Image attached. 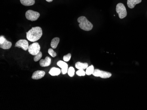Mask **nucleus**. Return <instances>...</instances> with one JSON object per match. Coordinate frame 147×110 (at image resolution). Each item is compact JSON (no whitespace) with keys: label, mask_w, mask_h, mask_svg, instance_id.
Returning <instances> with one entry per match:
<instances>
[{"label":"nucleus","mask_w":147,"mask_h":110,"mask_svg":"<svg viewBox=\"0 0 147 110\" xmlns=\"http://www.w3.org/2000/svg\"><path fill=\"white\" fill-rule=\"evenodd\" d=\"M26 34L27 39L32 42H34L41 38L42 35V30L40 27H34L26 32Z\"/></svg>","instance_id":"nucleus-1"},{"label":"nucleus","mask_w":147,"mask_h":110,"mask_svg":"<svg viewBox=\"0 0 147 110\" xmlns=\"http://www.w3.org/2000/svg\"><path fill=\"white\" fill-rule=\"evenodd\" d=\"M78 22L79 23V27L82 30L89 31L92 30L93 28L92 24L85 16L79 17L78 19Z\"/></svg>","instance_id":"nucleus-2"},{"label":"nucleus","mask_w":147,"mask_h":110,"mask_svg":"<svg viewBox=\"0 0 147 110\" xmlns=\"http://www.w3.org/2000/svg\"><path fill=\"white\" fill-rule=\"evenodd\" d=\"M116 11L120 19H123L127 15L126 8L123 3H119L116 5Z\"/></svg>","instance_id":"nucleus-3"},{"label":"nucleus","mask_w":147,"mask_h":110,"mask_svg":"<svg viewBox=\"0 0 147 110\" xmlns=\"http://www.w3.org/2000/svg\"><path fill=\"white\" fill-rule=\"evenodd\" d=\"M25 16L28 20L34 21L38 19L40 16V13L37 11L29 10L26 12Z\"/></svg>","instance_id":"nucleus-4"},{"label":"nucleus","mask_w":147,"mask_h":110,"mask_svg":"<svg viewBox=\"0 0 147 110\" xmlns=\"http://www.w3.org/2000/svg\"><path fill=\"white\" fill-rule=\"evenodd\" d=\"M40 46L38 43H34L29 46L28 51L30 55L35 56L40 51Z\"/></svg>","instance_id":"nucleus-5"},{"label":"nucleus","mask_w":147,"mask_h":110,"mask_svg":"<svg viewBox=\"0 0 147 110\" xmlns=\"http://www.w3.org/2000/svg\"><path fill=\"white\" fill-rule=\"evenodd\" d=\"M92 75L95 77H100L101 78L107 79L110 78L111 76V74L109 72H105L96 69L94 70Z\"/></svg>","instance_id":"nucleus-6"},{"label":"nucleus","mask_w":147,"mask_h":110,"mask_svg":"<svg viewBox=\"0 0 147 110\" xmlns=\"http://www.w3.org/2000/svg\"><path fill=\"white\" fill-rule=\"evenodd\" d=\"M12 46V43L9 41L3 36L0 37V47L5 50L10 49Z\"/></svg>","instance_id":"nucleus-7"},{"label":"nucleus","mask_w":147,"mask_h":110,"mask_svg":"<svg viewBox=\"0 0 147 110\" xmlns=\"http://www.w3.org/2000/svg\"><path fill=\"white\" fill-rule=\"evenodd\" d=\"M29 46L28 42L26 40H19L15 44V47L22 48L25 51L28 50Z\"/></svg>","instance_id":"nucleus-8"},{"label":"nucleus","mask_w":147,"mask_h":110,"mask_svg":"<svg viewBox=\"0 0 147 110\" xmlns=\"http://www.w3.org/2000/svg\"><path fill=\"white\" fill-rule=\"evenodd\" d=\"M57 65L61 69V72L63 74H66L68 72V65L64 61H59L57 63Z\"/></svg>","instance_id":"nucleus-9"},{"label":"nucleus","mask_w":147,"mask_h":110,"mask_svg":"<svg viewBox=\"0 0 147 110\" xmlns=\"http://www.w3.org/2000/svg\"><path fill=\"white\" fill-rule=\"evenodd\" d=\"M45 73L43 71L38 70L33 73L32 79H41L45 75Z\"/></svg>","instance_id":"nucleus-10"},{"label":"nucleus","mask_w":147,"mask_h":110,"mask_svg":"<svg viewBox=\"0 0 147 110\" xmlns=\"http://www.w3.org/2000/svg\"><path fill=\"white\" fill-rule=\"evenodd\" d=\"M51 63V59L49 57H46L45 59H42L40 61V65L41 67H47L50 65Z\"/></svg>","instance_id":"nucleus-11"},{"label":"nucleus","mask_w":147,"mask_h":110,"mask_svg":"<svg viewBox=\"0 0 147 110\" xmlns=\"http://www.w3.org/2000/svg\"><path fill=\"white\" fill-rule=\"evenodd\" d=\"M142 1V0H127L128 7L130 9H134L137 4H139Z\"/></svg>","instance_id":"nucleus-12"},{"label":"nucleus","mask_w":147,"mask_h":110,"mask_svg":"<svg viewBox=\"0 0 147 110\" xmlns=\"http://www.w3.org/2000/svg\"><path fill=\"white\" fill-rule=\"evenodd\" d=\"M61 70L58 68L53 67L49 71V73L52 76H57L61 74Z\"/></svg>","instance_id":"nucleus-13"},{"label":"nucleus","mask_w":147,"mask_h":110,"mask_svg":"<svg viewBox=\"0 0 147 110\" xmlns=\"http://www.w3.org/2000/svg\"><path fill=\"white\" fill-rule=\"evenodd\" d=\"M89 67L87 63H82L81 62H77L76 64V67L78 70H84Z\"/></svg>","instance_id":"nucleus-14"},{"label":"nucleus","mask_w":147,"mask_h":110,"mask_svg":"<svg viewBox=\"0 0 147 110\" xmlns=\"http://www.w3.org/2000/svg\"><path fill=\"white\" fill-rule=\"evenodd\" d=\"M22 5L26 6L33 5L35 3V0H20Z\"/></svg>","instance_id":"nucleus-15"},{"label":"nucleus","mask_w":147,"mask_h":110,"mask_svg":"<svg viewBox=\"0 0 147 110\" xmlns=\"http://www.w3.org/2000/svg\"><path fill=\"white\" fill-rule=\"evenodd\" d=\"M59 38L58 37H55L53 39L51 43V47L53 49H56L58 45L59 42Z\"/></svg>","instance_id":"nucleus-16"},{"label":"nucleus","mask_w":147,"mask_h":110,"mask_svg":"<svg viewBox=\"0 0 147 110\" xmlns=\"http://www.w3.org/2000/svg\"><path fill=\"white\" fill-rule=\"evenodd\" d=\"M94 66L92 65H90V66L87 68L86 71V74L87 75H92L93 72H94Z\"/></svg>","instance_id":"nucleus-17"},{"label":"nucleus","mask_w":147,"mask_h":110,"mask_svg":"<svg viewBox=\"0 0 147 110\" xmlns=\"http://www.w3.org/2000/svg\"><path fill=\"white\" fill-rule=\"evenodd\" d=\"M75 70L73 67H70V68L68 69L67 73H68V75H69L70 77H73L74 75H75Z\"/></svg>","instance_id":"nucleus-18"},{"label":"nucleus","mask_w":147,"mask_h":110,"mask_svg":"<svg viewBox=\"0 0 147 110\" xmlns=\"http://www.w3.org/2000/svg\"><path fill=\"white\" fill-rule=\"evenodd\" d=\"M42 52L40 51L37 55L34 56V60L35 61H38L40 60L42 58Z\"/></svg>","instance_id":"nucleus-19"},{"label":"nucleus","mask_w":147,"mask_h":110,"mask_svg":"<svg viewBox=\"0 0 147 110\" xmlns=\"http://www.w3.org/2000/svg\"><path fill=\"white\" fill-rule=\"evenodd\" d=\"M76 73L79 76H85L86 74V72L84 71V70H78L77 71Z\"/></svg>","instance_id":"nucleus-20"},{"label":"nucleus","mask_w":147,"mask_h":110,"mask_svg":"<svg viewBox=\"0 0 147 110\" xmlns=\"http://www.w3.org/2000/svg\"><path fill=\"white\" fill-rule=\"evenodd\" d=\"M48 53L52 57H55L57 56V54L56 52L53 51L52 48H49L48 50Z\"/></svg>","instance_id":"nucleus-21"},{"label":"nucleus","mask_w":147,"mask_h":110,"mask_svg":"<svg viewBox=\"0 0 147 110\" xmlns=\"http://www.w3.org/2000/svg\"><path fill=\"white\" fill-rule=\"evenodd\" d=\"M71 58V54L69 53L67 54V55H64L63 57V60L64 61L66 62H67V61H69Z\"/></svg>","instance_id":"nucleus-22"},{"label":"nucleus","mask_w":147,"mask_h":110,"mask_svg":"<svg viewBox=\"0 0 147 110\" xmlns=\"http://www.w3.org/2000/svg\"><path fill=\"white\" fill-rule=\"evenodd\" d=\"M46 1L48 2H51L53 1V0H46Z\"/></svg>","instance_id":"nucleus-23"}]
</instances>
